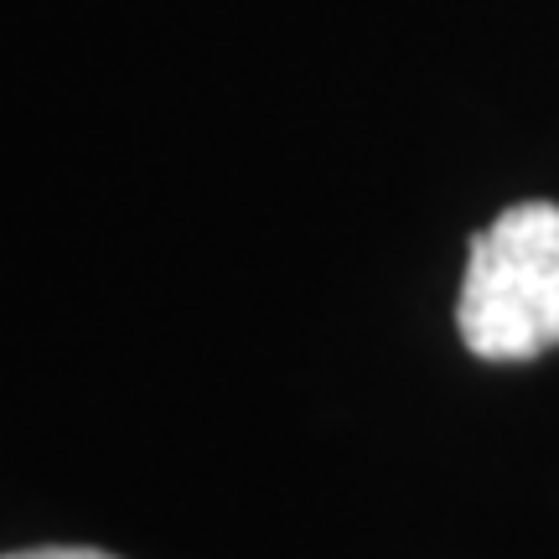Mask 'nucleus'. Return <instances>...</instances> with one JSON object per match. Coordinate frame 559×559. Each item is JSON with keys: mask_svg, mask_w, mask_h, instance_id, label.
<instances>
[{"mask_svg": "<svg viewBox=\"0 0 559 559\" xmlns=\"http://www.w3.org/2000/svg\"><path fill=\"white\" fill-rule=\"evenodd\" d=\"M0 559H115V555H104V549H16V555H0Z\"/></svg>", "mask_w": 559, "mask_h": 559, "instance_id": "nucleus-2", "label": "nucleus"}, {"mask_svg": "<svg viewBox=\"0 0 559 559\" xmlns=\"http://www.w3.org/2000/svg\"><path fill=\"white\" fill-rule=\"evenodd\" d=\"M461 342L487 362L559 347V207L519 202L472 239L456 306Z\"/></svg>", "mask_w": 559, "mask_h": 559, "instance_id": "nucleus-1", "label": "nucleus"}]
</instances>
